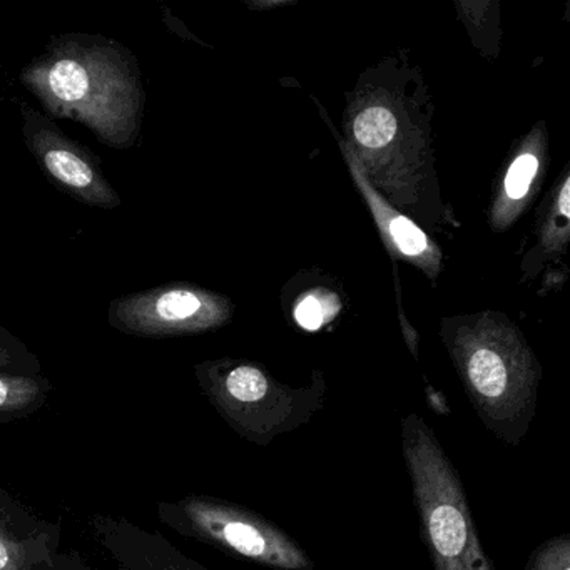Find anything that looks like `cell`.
<instances>
[{
  "label": "cell",
  "instance_id": "obj_1",
  "mask_svg": "<svg viewBox=\"0 0 570 570\" xmlns=\"http://www.w3.org/2000/svg\"><path fill=\"white\" fill-rule=\"evenodd\" d=\"M22 82L56 118L91 129L105 145L129 148L141 129L142 88L128 49L95 36H66L22 71Z\"/></svg>",
  "mask_w": 570,
  "mask_h": 570
},
{
  "label": "cell",
  "instance_id": "obj_2",
  "mask_svg": "<svg viewBox=\"0 0 570 570\" xmlns=\"http://www.w3.org/2000/svg\"><path fill=\"white\" fill-rule=\"evenodd\" d=\"M400 430L420 537L433 570H495L480 542L462 476L432 426L410 413Z\"/></svg>",
  "mask_w": 570,
  "mask_h": 570
},
{
  "label": "cell",
  "instance_id": "obj_3",
  "mask_svg": "<svg viewBox=\"0 0 570 570\" xmlns=\"http://www.w3.org/2000/svg\"><path fill=\"white\" fill-rule=\"evenodd\" d=\"M159 519L183 535L272 570H315L309 553L255 510L215 497L163 502Z\"/></svg>",
  "mask_w": 570,
  "mask_h": 570
},
{
  "label": "cell",
  "instance_id": "obj_4",
  "mask_svg": "<svg viewBox=\"0 0 570 570\" xmlns=\"http://www.w3.org/2000/svg\"><path fill=\"white\" fill-rule=\"evenodd\" d=\"M202 386L222 419L246 442L263 449L306 425L323 403V393L316 386L286 389L262 368L246 363L206 370Z\"/></svg>",
  "mask_w": 570,
  "mask_h": 570
},
{
  "label": "cell",
  "instance_id": "obj_5",
  "mask_svg": "<svg viewBox=\"0 0 570 570\" xmlns=\"http://www.w3.org/2000/svg\"><path fill=\"white\" fill-rule=\"evenodd\" d=\"M26 145L42 171L66 193L86 205L111 209L121 205L118 193L106 179L101 163L85 146L72 141L51 119L22 108Z\"/></svg>",
  "mask_w": 570,
  "mask_h": 570
},
{
  "label": "cell",
  "instance_id": "obj_6",
  "mask_svg": "<svg viewBox=\"0 0 570 570\" xmlns=\"http://www.w3.org/2000/svg\"><path fill=\"white\" fill-rule=\"evenodd\" d=\"M216 308L202 293L183 286L149 289L116 299L109 323L121 332L146 338L181 335L212 325Z\"/></svg>",
  "mask_w": 570,
  "mask_h": 570
},
{
  "label": "cell",
  "instance_id": "obj_7",
  "mask_svg": "<svg viewBox=\"0 0 570 570\" xmlns=\"http://www.w3.org/2000/svg\"><path fill=\"white\" fill-rule=\"evenodd\" d=\"M99 537L125 570H209L169 546L168 540L111 520H99Z\"/></svg>",
  "mask_w": 570,
  "mask_h": 570
},
{
  "label": "cell",
  "instance_id": "obj_8",
  "mask_svg": "<svg viewBox=\"0 0 570 570\" xmlns=\"http://www.w3.org/2000/svg\"><path fill=\"white\" fill-rule=\"evenodd\" d=\"M46 383L28 375L0 372V412H26L42 402Z\"/></svg>",
  "mask_w": 570,
  "mask_h": 570
},
{
  "label": "cell",
  "instance_id": "obj_9",
  "mask_svg": "<svg viewBox=\"0 0 570 570\" xmlns=\"http://www.w3.org/2000/svg\"><path fill=\"white\" fill-rule=\"evenodd\" d=\"M396 118L382 106H373L365 109L356 116L353 131H355L356 141L370 149L383 148L392 141L395 136Z\"/></svg>",
  "mask_w": 570,
  "mask_h": 570
},
{
  "label": "cell",
  "instance_id": "obj_10",
  "mask_svg": "<svg viewBox=\"0 0 570 570\" xmlns=\"http://www.w3.org/2000/svg\"><path fill=\"white\" fill-rule=\"evenodd\" d=\"M525 570H570V533H560L535 547Z\"/></svg>",
  "mask_w": 570,
  "mask_h": 570
},
{
  "label": "cell",
  "instance_id": "obj_11",
  "mask_svg": "<svg viewBox=\"0 0 570 570\" xmlns=\"http://www.w3.org/2000/svg\"><path fill=\"white\" fill-rule=\"evenodd\" d=\"M389 229L393 242L403 255L419 256L429 248L426 236L410 219L403 218V216L393 218L390 222Z\"/></svg>",
  "mask_w": 570,
  "mask_h": 570
},
{
  "label": "cell",
  "instance_id": "obj_12",
  "mask_svg": "<svg viewBox=\"0 0 570 570\" xmlns=\"http://www.w3.org/2000/svg\"><path fill=\"white\" fill-rule=\"evenodd\" d=\"M539 161L535 156L522 155L510 166L505 178V191L510 199H522L529 191L530 183L535 178Z\"/></svg>",
  "mask_w": 570,
  "mask_h": 570
},
{
  "label": "cell",
  "instance_id": "obj_13",
  "mask_svg": "<svg viewBox=\"0 0 570 570\" xmlns=\"http://www.w3.org/2000/svg\"><path fill=\"white\" fill-rule=\"evenodd\" d=\"M0 570H31L24 543L2 525H0Z\"/></svg>",
  "mask_w": 570,
  "mask_h": 570
},
{
  "label": "cell",
  "instance_id": "obj_14",
  "mask_svg": "<svg viewBox=\"0 0 570 570\" xmlns=\"http://www.w3.org/2000/svg\"><path fill=\"white\" fill-rule=\"evenodd\" d=\"M296 322L309 332H315L323 323V308L315 296H306L295 312Z\"/></svg>",
  "mask_w": 570,
  "mask_h": 570
},
{
  "label": "cell",
  "instance_id": "obj_15",
  "mask_svg": "<svg viewBox=\"0 0 570 570\" xmlns=\"http://www.w3.org/2000/svg\"><path fill=\"white\" fill-rule=\"evenodd\" d=\"M19 352H24V346L0 326V372L16 365Z\"/></svg>",
  "mask_w": 570,
  "mask_h": 570
},
{
  "label": "cell",
  "instance_id": "obj_16",
  "mask_svg": "<svg viewBox=\"0 0 570 570\" xmlns=\"http://www.w3.org/2000/svg\"><path fill=\"white\" fill-rule=\"evenodd\" d=\"M560 213H562L566 218L570 216V181L567 179L563 183L562 193H560V202H559Z\"/></svg>",
  "mask_w": 570,
  "mask_h": 570
}]
</instances>
